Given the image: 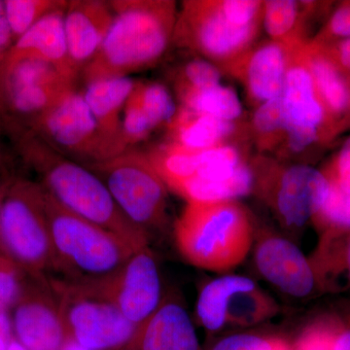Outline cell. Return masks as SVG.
Masks as SVG:
<instances>
[{
	"label": "cell",
	"instance_id": "38",
	"mask_svg": "<svg viewBox=\"0 0 350 350\" xmlns=\"http://www.w3.org/2000/svg\"><path fill=\"white\" fill-rule=\"evenodd\" d=\"M330 185L350 194V137L326 167L321 170Z\"/></svg>",
	"mask_w": 350,
	"mask_h": 350
},
{
	"label": "cell",
	"instance_id": "14",
	"mask_svg": "<svg viewBox=\"0 0 350 350\" xmlns=\"http://www.w3.org/2000/svg\"><path fill=\"white\" fill-rule=\"evenodd\" d=\"M16 338L27 350H62L68 340L59 300L47 276L27 275L13 306Z\"/></svg>",
	"mask_w": 350,
	"mask_h": 350
},
{
	"label": "cell",
	"instance_id": "25",
	"mask_svg": "<svg viewBox=\"0 0 350 350\" xmlns=\"http://www.w3.org/2000/svg\"><path fill=\"white\" fill-rule=\"evenodd\" d=\"M257 286L247 276L225 275L207 282L198 297L196 312L200 325L215 333L227 326L226 313L232 295Z\"/></svg>",
	"mask_w": 350,
	"mask_h": 350
},
{
	"label": "cell",
	"instance_id": "15",
	"mask_svg": "<svg viewBox=\"0 0 350 350\" xmlns=\"http://www.w3.org/2000/svg\"><path fill=\"white\" fill-rule=\"evenodd\" d=\"M252 250L258 273L282 294L305 300L321 293L310 258L291 239L261 230Z\"/></svg>",
	"mask_w": 350,
	"mask_h": 350
},
{
	"label": "cell",
	"instance_id": "41",
	"mask_svg": "<svg viewBox=\"0 0 350 350\" xmlns=\"http://www.w3.org/2000/svg\"><path fill=\"white\" fill-rule=\"evenodd\" d=\"M13 44L12 32L7 21L4 1H0V63L8 54Z\"/></svg>",
	"mask_w": 350,
	"mask_h": 350
},
{
	"label": "cell",
	"instance_id": "43",
	"mask_svg": "<svg viewBox=\"0 0 350 350\" xmlns=\"http://www.w3.org/2000/svg\"><path fill=\"white\" fill-rule=\"evenodd\" d=\"M62 350H91L86 349L83 345L78 344L72 340H68L66 344L64 345V349Z\"/></svg>",
	"mask_w": 350,
	"mask_h": 350
},
{
	"label": "cell",
	"instance_id": "4",
	"mask_svg": "<svg viewBox=\"0 0 350 350\" xmlns=\"http://www.w3.org/2000/svg\"><path fill=\"white\" fill-rule=\"evenodd\" d=\"M45 204L54 254L53 271L63 275L59 280L78 284L101 282L118 271L137 251L116 234L68 213L46 192Z\"/></svg>",
	"mask_w": 350,
	"mask_h": 350
},
{
	"label": "cell",
	"instance_id": "18",
	"mask_svg": "<svg viewBox=\"0 0 350 350\" xmlns=\"http://www.w3.org/2000/svg\"><path fill=\"white\" fill-rule=\"evenodd\" d=\"M128 350H200L199 338L190 315L174 297L163 298L160 306L138 326Z\"/></svg>",
	"mask_w": 350,
	"mask_h": 350
},
{
	"label": "cell",
	"instance_id": "31",
	"mask_svg": "<svg viewBox=\"0 0 350 350\" xmlns=\"http://www.w3.org/2000/svg\"><path fill=\"white\" fill-rule=\"evenodd\" d=\"M68 4V1L66 0H6L4 1L7 21L12 32L14 43L46 15L57 9L66 8Z\"/></svg>",
	"mask_w": 350,
	"mask_h": 350
},
{
	"label": "cell",
	"instance_id": "16",
	"mask_svg": "<svg viewBox=\"0 0 350 350\" xmlns=\"http://www.w3.org/2000/svg\"><path fill=\"white\" fill-rule=\"evenodd\" d=\"M293 49L271 40L258 42L232 69L229 76L243 87L248 107L256 109L282 94Z\"/></svg>",
	"mask_w": 350,
	"mask_h": 350
},
{
	"label": "cell",
	"instance_id": "36",
	"mask_svg": "<svg viewBox=\"0 0 350 350\" xmlns=\"http://www.w3.org/2000/svg\"><path fill=\"white\" fill-rule=\"evenodd\" d=\"M211 350H292V347L280 338L239 333L220 338Z\"/></svg>",
	"mask_w": 350,
	"mask_h": 350
},
{
	"label": "cell",
	"instance_id": "22",
	"mask_svg": "<svg viewBox=\"0 0 350 350\" xmlns=\"http://www.w3.org/2000/svg\"><path fill=\"white\" fill-rule=\"evenodd\" d=\"M135 84V80L131 77L111 78L89 83L81 91L101 131L125 150L130 149L124 139L121 113Z\"/></svg>",
	"mask_w": 350,
	"mask_h": 350
},
{
	"label": "cell",
	"instance_id": "8",
	"mask_svg": "<svg viewBox=\"0 0 350 350\" xmlns=\"http://www.w3.org/2000/svg\"><path fill=\"white\" fill-rule=\"evenodd\" d=\"M75 89L76 83L66 79L50 64L7 54L0 63V128L24 137Z\"/></svg>",
	"mask_w": 350,
	"mask_h": 350
},
{
	"label": "cell",
	"instance_id": "34",
	"mask_svg": "<svg viewBox=\"0 0 350 350\" xmlns=\"http://www.w3.org/2000/svg\"><path fill=\"white\" fill-rule=\"evenodd\" d=\"M335 336L333 314L323 315L301 332L292 350H333Z\"/></svg>",
	"mask_w": 350,
	"mask_h": 350
},
{
	"label": "cell",
	"instance_id": "35",
	"mask_svg": "<svg viewBox=\"0 0 350 350\" xmlns=\"http://www.w3.org/2000/svg\"><path fill=\"white\" fill-rule=\"evenodd\" d=\"M27 278V273L17 264L0 253V312L15 306Z\"/></svg>",
	"mask_w": 350,
	"mask_h": 350
},
{
	"label": "cell",
	"instance_id": "1",
	"mask_svg": "<svg viewBox=\"0 0 350 350\" xmlns=\"http://www.w3.org/2000/svg\"><path fill=\"white\" fill-rule=\"evenodd\" d=\"M114 18L96 56L83 69L85 85L157 66L167 54L176 24L174 0H113Z\"/></svg>",
	"mask_w": 350,
	"mask_h": 350
},
{
	"label": "cell",
	"instance_id": "42",
	"mask_svg": "<svg viewBox=\"0 0 350 350\" xmlns=\"http://www.w3.org/2000/svg\"><path fill=\"white\" fill-rule=\"evenodd\" d=\"M12 319L8 310L0 312V350H5L13 338Z\"/></svg>",
	"mask_w": 350,
	"mask_h": 350
},
{
	"label": "cell",
	"instance_id": "40",
	"mask_svg": "<svg viewBox=\"0 0 350 350\" xmlns=\"http://www.w3.org/2000/svg\"><path fill=\"white\" fill-rule=\"evenodd\" d=\"M340 308V312L332 313L336 323L333 350H350V303Z\"/></svg>",
	"mask_w": 350,
	"mask_h": 350
},
{
	"label": "cell",
	"instance_id": "5",
	"mask_svg": "<svg viewBox=\"0 0 350 350\" xmlns=\"http://www.w3.org/2000/svg\"><path fill=\"white\" fill-rule=\"evenodd\" d=\"M254 195L283 230L296 236L323 206L329 182L321 170L285 163L273 157H251Z\"/></svg>",
	"mask_w": 350,
	"mask_h": 350
},
{
	"label": "cell",
	"instance_id": "26",
	"mask_svg": "<svg viewBox=\"0 0 350 350\" xmlns=\"http://www.w3.org/2000/svg\"><path fill=\"white\" fill-rule=\"evenodd\" d=\"M280 96L260 105L248 119L251 144L254 145L259 155L275 158L286 139Z\"/></svg>",
	"mask_w": 350,
	"mask_h": 350
},
{
	"label": "cell",
	"instance_id": "7",
	"mask_svg": "<svg viewBox=\"0 0 350 350\" xmlns=\"http://www.w3.org/2000/svg\"><path fill=\"white\" fill-rule=\"evenodd\" d=\"M0 253L27 275L47 276L54 254L45 192L40 184L25 179L5 189L0 217Z\"/></svg>",
	"mask_w": 350,
	"mask_h": 350
},
{
	"label": "cell",
	"instance_id": "39",
	"mask_svg": "<svg viewBox=\"0 0 350 350\" xmlns=\"http://www.w3.org/2000/svg\"><path fill=\"white\" fill-rule=\"evenodd\" d=\"M315 45L321 48L326 56L335 64V66L350 81V38L340 39V40L332 41L325 44H315Z\"/></svg>",
	"mask_w": 350,
	"mask_h": 350
},
{
	"label": "cell",
	"instance_id": "17",
	"mask_svg": "<svg viewBox=\"0 0 350 350\" xmlns=\"http://www.w3.org/2000/svg\"><path fill=\"white\" fill-rule=\"evenodd\" d=\"M109 1L70 0L64 13V31L71 64L78 75L100 51L113 22Z\"/></svg>",
	"mask_w": 350,
	"mask_h": 350
},
{
	"label": "cell",
	"instance_id": "28",
	"mask_svg": "<svg viewBox=\"0 0 350 350\" xmlns=\"http://www.w3.org/2000/svg\"><path fill=\"white\" fill-rule=\"evenodd\" d=\"M280 312L278 301L257 285L232 295L228 304L226 322L227 325L245 328L273 319Z\"/></svg>",
	"mask_w": 350,
	"mask_h": 350
},
{
	"label": "cell",
	"instance_id": "45",
	"mask_svg": "<svg viewBox=\"0 0 350 350\" xmlns=\"http://www.w3.org/2000/svg\"><path fill=\"white\" fill-rule=\"evenodd\" d=\"M4 194H5V190L0 186V217H1L2 202H3Z\"/></svg>",
	"mask_w": 350,
	"mask_h": 350
},
{
	"label": "cell",
	"instance_id": "37",
	"mask_svg": "<svg viewBox=\"0 0 350 350\" xmlns=\"http://www.w3.org/2000/svg\"><path fill=\"white\" fill-rule=\"evenodd\" d=\"M347 38H350V1L342 2L337 7L310 42L325 44Z\"/></svg>",
	"mask_w": 350,
	"mask_h": 350
},
{
	"label": "cell",
	"instance_id": "2",
	"mask_svg": "<svg viewBox=\"0 0 350 350\" xmlns=\"http://www.w3.org/2000/svg\"><path fill=\"white\" fill-rule=\"evenodd\" d=\"M25 162L39 174L41 187L68 213L112 232L135 250L149 245V236L120 211L105 184L89 167L68 160L31 133L20 138Z\"/></svg>",
	"mask_w": 350,
	"mask_h": 350
},
{
	"label": "cell",
	"instance_id": "33",
	"mask_svg": "<svg viewBox=\"0 0 350 350\" xmlns=\"http://www.w3.org/2000/svg\"><path fill=\"white\" fill-rule=\"evenodd\" d=\"M122 118V131L126 146L131 149L133 145L146 139L149 135L159 129L151 117L144 111V108L129 96Z\"/></svg>",
	"mask_w": 350,
	"mask_h": 350
},
{
	"label": "cell",
	"instance_id": "13",
	"mask_svg": "<svg viewBox=\"0 0 350 350\" xmlns=\"http://www.w3.org/2000/svg\"><path fill=\"white\" fill-rule=\"evenodd\" d=\"M91 285L137 327L163 300L160 269L149 245L135 251L114 275Z\"/></svg>",
	"mask_w": 350,
	"mask_h": 350
},
{
	"label": "cell",
	"instance_id": "30",
	"mask_svg": "<svg viewBox=\"0 0 350 350\" xmlns=\"http://www.w3.org/2000/svg\"><path fill=\"white\" fill-rule=\"evenodd\" d=\"M131 96L144 108L159 128L169 125L178 110V105L172 92L161 82L135 81Z\"/></svg>",
	"mask_w": 350,
	"mask_h": 350
},
{
	"label": "cell",
	"instance_id": "12",
	"mask_svg": "<svg viewBox=\"0 0 350 350\" xmlns=\"http://www.w3.org/2000/svg\"><path fill=\"white\" fill-rule=\"evenodd\" d=\"M68 340L91 350L126 349L137 326L91 284L50 280Z\"/></svg>",
	"mask_w": 350,
	"mask_h": 350
},
{
	"label": "cell",
	"instance_id": "44",
	"mask_svg": "<svg viewBox=\"0 0 350 350\" xmlns=\"http://www.w3.org/2000/svg\"><path fill=\"white\" fill-rule=\"evenodd\" d=\"M7 350H27L25 349L24 345L21 344L19 340L17 338H13L12 340H11L10 344L8 345V349Z\"/></svg>",
	"mask_w": 350,
	"mask_h": 350
},
{
	"label": "cell",
	"instance_id": "21",
	"mask_svg": "<svg viewBox=\"0 0 350 350\" xmlns=\"http://www.w3.org/2000/svg\"><path fill=\"white\" fill-rule=\"evenodd\" d=\"M317 93L337 130L350 120V81L319 46L308 41L301 47Z\"/></svg>",
	"mask_w": 350,
	"mask_h": 350
},
{
	"label": "cell",
	"instance_id": "20",
	"mask_svg": "<svg viewBox=\"0 0 350 350\" xmlns=\"http://www.w3.org/2000/svg\"><path fill=\"white\" fill-rule=\"evenodd\" d=\"M66 7L53 11L36 23L14 43L8 54L42 61L66 79L76 83L79 75L71 64L64 31Z\"/></svg>",
	"mask_w": 350,
	"mask_h": 350
},
{
	"label": "cell",
	"instance_id": "19",
	"mask_svg": "<svg viewBox=\"0 0 350 350\" xmlns=\"http://www.w3.org/2000/svg\"><path fill=\"white\" fill-rule=\"evenodd\" d=\"M167 144L190 150H206L226 144H250L248 120L225 121L179 107L165 126Z\"/></svg>",
	"mask_w": 350,
	"mask_h": 350
},
{
	"label": "cell",
	"instance_id": "32",
	"mask_svg": "<svg viewBox=\"0 0 350 350\" xmlns=\"http://www.w3.org/2000/svg\"><path fill=\"white\" fill-rule=\"evenodd\" d=\"M312 223L320 234L350 230V194L329 184L325 202Z\"/></svg>",
	"mask_w": 350,
	"mask_h": 350
},
{
	"label": "cell",
	"instance_id": "29",
	"mask_svg": "<svg viewBox=\"0 0 350 350\" xmlns=\"http://www.w3.org/2000/svg\"><path fill=\"white\" fill-rule=\"evenodd\" d=\"M222 76L214 64L202 57L187 59L177 66L170 75L175 98L221 84Z\"/></svg>",
	"mask_w": 350,
	"mask_h": 350
},
{
	"label": "cell",
	"instance_id": "23",
	"mask_svg": "<svg viewBox=\"0 0 350 350\" xmlns=\"http://www.w3.org/2000/svg\"><path fill=\"white\" fill-rule=\"evenodd\" d=\"M310 258L321 293L350 291V230L320 234Z\"/></svg>",
	"mask_w": 350,
	"mask_h": 350
},
{
	"label": "cell",
	"instance_id": "10",
	"mask_svg": "<svg viewBox=\"0 0 350 350\" xmlns=\"http://www.w3.org/2000/svg\"><path fill=\"white\" fill-rule=\"evenodd\" d=\"M303 46L292 51L280 96L286 139L275 158L285 163H305L308 152L338 131L320 100L301 52Z\"/></svg>",
	"mask_w": 350,
	"mask_h": 350
},
{
	"label": "cell",
	"instance_id": "3",
	"mask_svg": "<svg viewBox=\"0 0 350 350\" xmlns=\"http://www.w3.org/2000/svg\"><path fill=\"white\" fill-rule=\"evenodd\" d=\"M254 221L239 200L187 202L175 221L177 250L186 262L225 273L247 258L254 244Z\"/></svg>",
	"mask_w": 350,
	"mask_h": 350
},
{
	"label": "cell",
	"instance_id": "24",
	"mask_svg": "<svg viewBox=\"0 0 350 350\" xmlns=\"http://www.w3.org/2000/svg\"><path fill=\"white\" fill-rule=\"evenodd\" d=\"M319 6L317 2L266 0L262 5V25L269 40L296 48L310 41L308 21Z\"/></svg>",
	"mask_w": 350,
	"mask_h": 350
},
{
	"label": "cell",
	"instance_id": "9",
	"mask_svg": "<svg viewBox=\"0 0 350 350\" xmlns=\"http://www.w3.org/2000/svg\"><path fill=\"white\" fill-rule=\"evenodd\" d=\"M126 219L148 236L167 220L169 188L145 152L130 150L90 165Z\"/></svg>",
	"mask_w": 350,
	"mask_h": 350
},
{
	"label": "cell",
	"instance_id": "27",
	"mask_svg": "<svg viewBox=\"0 0 350 350\" xmlns=\"http://www.w3.org/2000/svg\"><path fill=\"white\" fill-rule=\"evenodd\" d=\"M179 107L199 114L208 115L230 122L244 118L243 107L238 94L231 87L221 84L183 94L176 98Z\"/></svg>",
	"mask_w": 350,
	"mask_h": 350
},
{
	"label": "cell",
	"instance_id": "6",
	"mask_svg": "<svg viewBox=\"0 0 350 350\" xmlns=\"http://www.w3.org/2000/svg\"><path fill=\"white\" fill-rule=\"evenodd\" d=\"M262 25L232 19L224 0H186L177 14L172 45L214 64L229 76L258 43Z\"/></svg>",
	"mask_w": 350,
	"mask_h": 350
},
{
	"label": "cell",
	"instance_id": "11",
	"mask_svg": "<svg viewBox=\"0 0 350 350\" xmlns=\"http://www.w3.org/2000/svg\"><path fill=\"white\" fill-rule=\"evenodd\" d=\"M29 133L59 155L85 167L105 162L128 151L101 131L77 89L51 107Z\"/></svg>",
	"mask_w": 350,
	"mask_h": 350
}]
</instances>
